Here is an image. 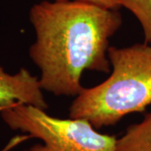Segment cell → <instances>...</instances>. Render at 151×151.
I'll use <instances>...</instances> for the list:
<instances>
[{"mask_svg":"<svg viewBox=\"0 0 151 151\" xmlns=\"http://www.w3.org/2000/svg\"><path fill=\"white\" fill-rule=\"evenodd\" d=\"M35 41L29 50L40 70L41 89L56 96H78L85 70L111 72L109 40L123 24L119 10L81 0H44L32 6Z\"/></svg>","mask_w":151,"mask_h":151,"instance_id":"6da1fadb","label":"cell"},{"mask_svg":"<svg viewBox=\"0 0 151 151\" xmlns=\"http://www.w3.org/2000/svg\"><path fill=\"white\" fill-rule=\"evenodd\" d=\"M16 103L31 105L44 111L49 107L37 76L25 68L9 74L0 65V110Z\"/></svg>","mask_w":151,"mask_h":151,"instance_id":"277c9868","label":"cell"},{"mask_svg":"<svg viewBox=\"0 0 151 151\" xmlns=\"http://www.w3.org/2000/svg\"><path fill=\"white\" fill-rule=\"evenodd\" d=\"M119 4L137 18L143 29L145 43L151 45V0H119Z\"/></svg>","mask_w":151,"mask_h":151,"instance_id":"8992f818","label":"cell"},{"mask_svg":"<svg viewBox=\"0 0 151 151\" xmlns=\"http://www.w3.org/2000/svg\"><path fill=\"white\" fill-rule=\"evenodd\" d=\"M117 151H151V113L140 123L130 125L118 139Z\"/></svg>","mask_w":151,"mask_h":151,"instance_id":"5b68a950","label":"cell"},{"mask_svg":"<svg viewBox=\"0 0 151 151\" xmlns=\"http://www.w3.org/2000/svg\"><path fill=\"white\" fill-rule=\"evenodd\" d=\"M108 79L84 88L70 104V119H85L96 129L112 126L124 116L143 113L151 104V45L109 46Z\"/></svg>","mask_w":151,"mask_h":151,"instance_id":"7a4b0ae2","label":"cell"},{"mask_svg":"<svg viewBox=\"0 0 151 151\" xmlns=\"http://www.w3.org/2000/svg\"><path fill=\"white\" fill-rule=\"evenodd\" d=\"M29 139H31V137L28 134H23L21 135H17L15 137H14L12 139H10V141L8 143V145L1 151H10L12 149H14V147H16L17 145H19V144L24 142Z\"/></svg>","mask_w":151,"mask_h":151,"instance_id":"ba28073f","label":"cell"},{"mask_svg":"<svg viewBox=\"0 0 151 151\" xmlns=\"http://www.w3.org/2000/svg\"><path fill=\"white\" fill-rule=\"evenodd\" d=\"M41 1H44V0H41ZM49 1H54V0H49ZM81 1L88 2V3L101 6L106 9H109L119 10V9L120 8L119 0H81Z\"/></svg>","mask_w":151,"mask_h":151,"instance_id":"52a82bcc","label":"cell"},{"mask_svg":"<svg viewBox=\"0 0 151 151\" xmlns=\"http://www.w3.org/2000/svg\"><path fill=\"white\" fill-rule=\"evenodd\" d=\"M11 129L42 141L23 151H117L118 139L99 133L85 119H62L42 109L16 103L0 110Z\"/></svg>","mask_w":151,"mask_h":151,"instance_id":"3957f363","label":"cell"}]
</instances>
